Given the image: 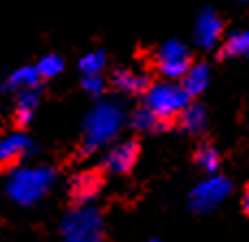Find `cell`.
Returning a JSON list of instances; mask_svg holds the SVG:
<instances>
[{
    "label": "cell",
    "mask_w": 249,
    "mask_h": 242,
    "mask_svg": "<svg viewBox=\"0 0 249 242\" xmlns=\"http://www.w3.org/2000/svg\"><path fill=\"white\" fill-rule=\"evenodd\" d=\"M241 208H243V212L249 216V182H247V186H245V191H243V199H241Z\"/></svg>",
    "instance_id": "obj_12"
},
{
    "label": "cell",
    "mask_w": 249,
    "mask_h": 242,
    "mask_svg": "<svg viewBox=\"0 0 249 242\" xmlns=\"http://www.w3.org/2000/svg\"><path fill=\"white\" fill-rule=\"evenodd\" d=\"M178 126L184 132H191V134L204 132V128H206V113H204V108L197 106V104H191V106L178 117Z\"/></svg>",
    "instance_id": "obj_10"
},
{
    "label": "cell",
    "mask_w": 249,
    "mask_h": 242,
    "mask_svg": "<svg viewBox=\"0 0 249 242\" xmlns=\"http://www.w3.org/2000/svg\"><path fill=\"white\" fill-rule=\"evenodd\" d=\"M228 191L226 179H210L204 186H199L193 194V201L199 210H206V208H213L217 201H221L223 194Z\"/></svg>",
    "instance_id": "obj_8"
},
{
    "label": "cell",
    "mask_w": 249,
    "mask_h": 242,
    "mask_svg": "<svg viewBox=\"0 0 249 242\" xmlns=\"http://www.w3.org/2000/svg\"><path fill=\"white\" fill-rule=\"evenodd\" d=\"M26 151H28V141L24 136L16 134L4 139L2 145H0V164H2V171L18 167V162L26 156Z\"/></svg>",
    "instance_id": "obj_7"
},
{
    "label": "cell",
    "mask_w": 249,
    "mask_h": 242,
    "mask_svg": "<svg viewBox=\"0 0 249 242\" xmlns=\"http://www.w3.org/2000/svg\"><path fill=\"white\" fill-rule=\"evenodd\" d=\"M104 186V171L102 169H91L83 171V173L74 175L70 182V199L76 208L89 203Z\"/></svg>",
    "instance_id": "obj_5"
},
{
    "label": "cell",
    "mask_w": 249,
    "mask_h": 242,
    "mask_svg": "<svg viewBox=\"0 0 249 242\" xmlns=\"http://www.w3.org/2000/svg\"><path fill=\"white\" fill-rule=\"evenodd\" d=\"M50 184V173L48 171H24L11 184V194L18 201H35L46 193Z\"/></svg>",
    "instance_id": "obj_6"
},
{
    "label": "cell",
    "mask_w": 249,
    "mask_h": 242,
    "mask_svg": "<svg viewBox=\"0 0 249 242\" xmlns=\"http://www.w3.org/2000/svg\"><path fill=\"white\" fill-rule=\"evenodd\" d=\"M139 156H141V143H139L137 139H128L107 151V156H104L102 162H100V169H102L104 173L126 175L135 169Z\"/></svg>",
    "instance_id": "obj_3"
},
{
    "label": "cell",
    "mask_w": 249,
    "mask_h": 242,
    "mask_svg": "<svg viewBox=\"0 0 249 242\" xmlns=\"http://www.w3.org/2000/svg\"><path fill=\"white\" fill-rule=\"evenodd\" d=\"M152 242H156V240H152Z\"/></svg>",
    "instance_id": "obj_13"
},
{
    "label": "cell",
    "mask_w": 249,
    "mask_h": 242,
    "mask_svg": "<svg viewBox=\"0 0 249 242\" xmlns=\"http://www.w3.org/2000/svg\"><path fill=\"white\" fill-rule=\"evenodd\" d=\"M102 218L95 210L80 206L63 223L65 242H100L102 240Z\"/></svg>",
    "instance_id": "obj_2"
},
{
    "label": "cell",
    "mask_w": 249,
    "mask_h": 242,
    "mask_svg": "<svg viewBox=\"0 0 249 242\" xmlns=\"http://www.w3.org/2000/svg\"><path fill=\"white\" fill-rule=\"evenodd\" d=\"M193 162L197 164L199 169L208 171V173H214V171L219 169V164H221V156H219V151L210 143H202L197 149H195Z\"/></svg>",
    "instance_id": "obj_11"
},
{
    "label": "cell",
    "mask_w": 249,
    "mask_h": 242,
    "mask_svg": "<svg viewBox=\"0 0 249 242\" xmlns=\"http://www.w3.org/2000/svg\"><path fill=\"white\" fill-rule=\"evenodd\" d=\"M191 97L193 96L184 89V84L159 82L152 84L150 91L145 93V106L152 113H156L160 119L176 126L178 117L191 106Z\"/></svg>",
    "instance_id": "obj_1"
},
{
    "label": "cell",
    "mask_w": 249,
    "mask_h": 242,
    "mask_svg": "<svg viewBox=\"0 0 249 242\" xmlns=\"http://www.w3.org/2000/svg\"><path fill=\"white\" fill-rule=\"evenodd\" d=\"M132 126L141 132H160V130H169L171 123H167L156 113H152L147 106H143L132 115Z\"/></svg>",
    "instance_id": "obj_9"
},
{
    "label": "cell",
    "mask_w": 249,
    "mask_h": 242,
    "mask_svg": "<svg viewBox=\"0 0 249 242\" xmlns=\"http://www.w3.org/2000/svg\"><path fill=\"white\" fill-rule=\"evenodd\" d=\"M193 63L189 50L182 48L178 44H167L165 48H160L159 52H154V69H159L162 76L167 78H180V76L189 74V67Z\"/></svg>",
    "instance_id": "obj_4"
}]
</instances>
